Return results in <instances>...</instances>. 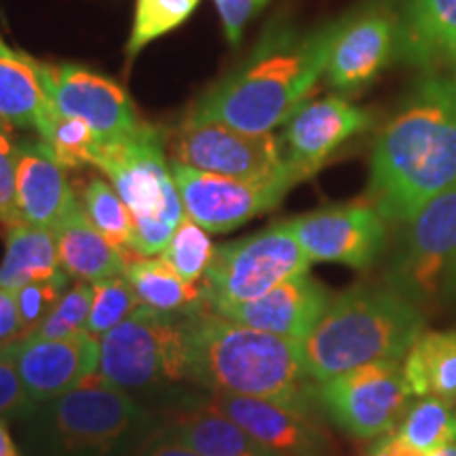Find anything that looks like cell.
I'll return each mask as SVG.
<instances>
[{"label": "cell", "mask_w": 456, "mask_h": 456, "mask_svg": "<svg viewBox=\"0 0 456 456\" xmlns=\"http://www.w3.org/2000/svg\"><path fill=\"white\" fill-rule=\"evenodd\" d=\"M454 420H456V412H454Z\"/></svg>", "instance_id": "47"}, {"label": "cell", "mask_w": 456, "mask_h": 456, "mask_svg": "<svg viewBox=\"0 0 456 456\" xmlns=\"http://www.w3.org/2000/svg\"><path fill=\"white\" fill-rule=\"evenodd\" d=\"M0 131H11V125H7L4 121H0Z\"/></svg>", "instance_id": "46"}, {"label": "cell", "mask_w": 456, "mask_h": 456, "mask_svg": "<svg viewBox=\"0 0 456 456\" xmlns=\"http://www.w3.org/2000/svg\"><path fill=\"white\" fill-rule=\"evenodd\" d=\"M429 456H456V442L446 444V446L433 450V452H431Z\"/></svg>", "instance_id": "45"}, {"label": "cell", "mask_w": 456, "mask_h": 456, "mask_svg": "<svg viewBox=\"0 0 456 456\" xmlns=\"http://www.w3.org/2000/svg\"><path fill=\"white\" fill-rule=\"evenodd\" d=\"M91 285H94V300H91L87 332L95 338H102L142 306L125 275L102 279Z\"/></svg>", "instance_id": "33"}, {"label": "cell", "mask_w": 456, "mask_h": 456, "mask_svg": "<svg viewBox=\"0 0 456 456\" xmlns=\"http://www.w3.org/2000/svg\"><path fill=\"white\" fill-rule=\"evenodd\" d=\"M397 41L399 13L389 4H370L359 13L345 15L323 78L345 95L366 89L397 57Z\"/></svg>", "instance_id": "15"}, {"label": "cell", "mask_w": 456, "mask_h": 456, "mask_svg": "<svg viewBox=\"0 0 456 456\" xmlns=\"http://www.w3.org/2000/svg\"><path fill=\"white\" fill-rule=\"evenodd\" d=\"M91 300H94V285L77 281L70 289H66L55 309L28 338L41 340H64L87 332Z\"/></svg>", "instance_id": "34"}, {"label": "cell", "mask_w": 456, "mask_h": 456, "mask_svg": "<svg viewBox=\"0 0 456 456\" xmlns=\"http://www.w3.org/2000/svg\"><path fill=\"white\" fill-rule=\"evenodd\" d=\"M159 431L201 456H277L212 403L171 412L161 420Z\"/></svg>", "instance_id": "23"}, {"label": "cell", "mask_w": 456, "mask_h": 456, "mask_svg": "<svg viewBox=\"0 0 456 456\" xmlns=\"http://www.w3.org/2000/svg\"><path fill=\"white\" fill-rule=\"evenodd\" d=\"M403 376L414 397L456 399V330L425 332L403 357Z\"/></svg>", "instance_id": "26"}, {"label": "cell", "mask_w": 456, "mask_h": 456, "mask_svg": "<svg viewBox=\"0 0 456 456\" xmlns=\"http://www.w3.org/2000/svg\"><path fill=\"white\" fill-rule=\"evenodd\" d=\"M201 0H135L134 24L127 41V64L140 55L142 49L167 37L195 13Z\"/></svg>", "instance_id": "29"}, {"label": "cell", "mask_w": 456, "mask_h": 456, "mask_svg": "<svg viewBox=\"0 0 456 456\" xmlns=\"http://www.w3.org/2000/svg\"><path fill=\"white\" fill-rule=\"evenodd\" d=\"M216 7H218L222 26H224V37L226 41L237 47L241 43L243 28L248 26V21L265 7L266 0H214Z\"/></svg>", "instance_id": "39"}, {"label": "cell", "mask_w": 456, "mask_h": 456, "mask_svg": "<svg viewBox=\"0 0 456 456\" xmlns=\"http://www.w3.org/2000/svg\"><path fill=\"white\" fill-rule=\"evenodd\" d=\"M57 112L45 94L37 60L11 49L0 38V121L11 127L32 129L43 138Z\"/></svg>", "instance_id": "22"}, {"label": "cell", "mask_w": 456, "mask_h": 456, "mask_svg": "<svg viewBox=\"0 0 456 456\" xmlns=\"http://www.w3.org/2000/svg\"><path fill=\"white\" fill-rule=\"evenodd\" d=\"M125 277L138 296L140 305L148 309L184 315L205 305L201 283H188L163 258L127 260Z\"/></svg>", "instance_id": "27"}, {"label": "cell", "mask_w": 456, "mask_h": 456, "mask_svg": "<svg viewBox=\"0 0 456 456\" xmlns=\"http://www.w3.org/2000/svg\"><path fill=\"white\" fill-rule=\"evenodd\" d=\"M41 140L64 169L94 167L95 152L102 142L98 134L81 118L61 117V114H57Z\"/></svg>", "instance_id": "32"}, {"label": "cell", "mask_w": 456, "mask_h": 456, "mask_svg": "<svg viewBox=\"0 0 456 456\" xmlns=\"http://www.w3.org/2000/svg\"><path fill=\"white\" fill-rule=\"evenodd\" d=\"M395 431L414 448L429 454L456 442L452 402L442 397H420L419 402L410 403Z\"/></svg>", "instance_id": "28"}, {"label": "cell", "mask_w": 456, "mask_h": 456, "mask_svg": "<svg viewBox=\"0 0 456 456\" xmlns=\"http://www.w3.org/2000/svg\"><path fill=\"white\" fill-rule=\"evenodd\" d=\"M420 306L389 285H355L334 296L300 342L302 362L315 383L379 359H402L425 332Z\"/></svg>", "instance_id": "4"}, {"label": "cell", "mask_w": 456, "mask_h": 456, "mask_svg": "<svg viewBox=\"0 0 456 456\" xmlns=\"http://www.w3.org/2000/svg\"><path fill=\"white\" fill-rule=\"evenodd\" d=\"M53 235L60 266L70 279L95 283L125 273L127 258L91 224L81 203L53 228Z\"/></svg>", "instance_id": "24"}, {"label": "cell", "mask_w": 456, "mask_h": 456, "mask_svg": "<svg viewBox=\"0 0 456 456\" xmlns=\"http://www.w3.org/2000/svg\"><path fill=\"white\" fill-rule=\"evenodd\" d=\"M37 408L17 370L15 340L0 342V419L26 420Z\"/></svg>", "instance_id": "36"}, {"label": "cell", "mask_w": 456, "mask_h": 456, "mask_svg": "<svg viewBox=\"0 0 456 456\" xmlns=\"http://www.w3.org/2000/svg\"><path fill=\"white\" fill-rule=\"evenodd\" d=\"M174 231V224L157 218V216H131L129 254H134L135 258H151V256L163 254Z\"/></svg>", "instance_id": "38"}, {"label": "cell", "mask_w": 456, "mask_h": 456, "mask_svg": "<svg viewBox=\"0 0 456 456\" xmlns=\"http://www.w3.org/2000/svg\"><path fill=\"white\" fill-rule=\"evenodd\" d=\"M53 231L21 224L4 228V256L0 262V288L15 292L28 283L61 275Z\"/></svg>", "instance_id": "25"}, {"label": "cell", "mask_w": 456, "mask_h": 456, "mask_svg": "<svg viewBox=\"0 0 456 456\" xmlns=\"http://www.w3.org/2000/svg\"><path fill=\"white\" fill-rule=\"evenodd\" d=\"M45 94L61 117L81 118L102 142L134 138L146 125L121 85L77 64H45L37 60Z\"/></svg>", "instance_id": "12"}, {"label": "cell", "mask_w": 456, "mask_h": 456, "mask_svg": "<svg viewBox=\"0 0 456 456\" xmlns=\"http://www.w3.org/2000/svg\"><path fill=\"white\" fill-rule=\"evenodd\" d=\"M209 403L277 456H336L332 437L305 410L226 393H214Z\"/></svg>", "instance_id": "17"}, {"label": "cell", "mask_w": 456, "mask_h": 456, "mask_svg": "<svg viewBox=\"0 0 456 456\" xmlns=\"http://www.w3.org/2000/svg\"><path fill=\"white\" fill-rule=\"evenodd\" d=\"M332 298L326 285L309 273H302L279 283L260 298L228 306L218 311V315L239 326L302 342L323 317Z\"/></svg>", "instance_id": "19"}, {"label": "cell", "mask_w": 456, "mask_h": 456, "mask_svg": "<svg viewBox=\"0 0 456 456\" xmlns=\"http://www.w3.org/2000/svg\"><path fill=\"white\" fill-rule=\"evenodd\" d=\"M368 456H429V452L414 448L412 444H408L395 429H393L389 433H385V436H380L379 440L372 444Z\"/></svg>", "instance_id": "40"}, {"label": "cell", "mask_w": 456, "mask_h": 456, "mask_svg": "<svg viewBox=\"0 0 456 456\" xmlns=\"http://www.w3.org/2000/svg\"><path fill=\"white\" fill-rule=\"evenodd\" d=\"M317 397L342 431L372 440L397 429L412 391L402 359H379L319 383Z\"/></svg>", "instance_id": "9"}, {"label": "cell", "mask_w": 456, "mask_h": 456, "mask_svg": "<svg viewBox=\"0 0 456 456\" xmlns=\"http://www.w3.org/2000/svg\"><path fill=\"white\" fill-rule=\"evenodd\" d=\"M37 456H138L157 427L125 389L94 374L28 416Z\"/></svg>", "instance_id": "5"}, {"label": "cell", "mask_w": 456, "mask_h": 456, "mask_svg": "<svg viewBox=\"0 0 456 456\" xmlns=\"http://www.w3.org/2000/svg\"><path fill=\"white\" fill-rule=\"evenodd\" d=\"M15 357L28 395L41 406L98 374L100 338L89 332L64 340L17 338Z\"/></svg>", "instance_id": "18"}, {"label": "cell", "mask_w": 456, "mask_h": 456, "mask_svg": "<svg viewBox=\"0 0 456 456\" xmlns=\"http://www.w3.org/2000/svg\"><path fill=\"white\" fill-rule=\"evenodd\" d=\"M188 372L212 393L269 399L311 412L315 380L302 362L300 342L239 326L208 306L184 313Z\"/></svg>", "instance_id": "3"}, {"label": "cell", "mask_w": 456, "mask_h": 456, "mask_svg": "<svg viewBox=\"0 0 456 456\" xmlns=\"http://www.w3.org/2000/svg\"><path fill=\"white\" fill-rule=\"evenodd\" d=\"M374 125V114L353 102L330 95L309 100L283 125L285 161L311 178L340 151L346 142L362 135Z\"/></svg>", "instance_id": "16"}, {"label": "cell", "mask_w": 456, "mask_h": 456, "mask_svg": "<svg viewBox=\"0 0 456 456\" xmlns=\"http://www.w3.org/2000/svg\"><path fill=\"white\" fill-rule=\"evenodd\" d=\"M456 184V77L423 74L374 142L370 205L391 224Z\"/></svg>", "instance_id": "2"}, {"label": "cell", "mask_w": 456, "mask_h": 456, "mask_svg": "<svg viewBox=\"0 0 456 456\" xmlns=\"http://www.w3.org/2000/svg\"><path fill=\"white\" fill-rule=\"evenodd\" d=\"M216 256V245L208 231L186 218L175 226L161 258L188 283H201Z\"/></svg>", "instance_id": "31"}, {"label": "cell", "mask_w": 456, "mask_h": 456, "mask_svg": "<svg viewBox=\"0 0 456 456\" xmlns=\"http://www.w3.org/2000/svg\"><path fill=\"white\" fill-rule=\"evenodd\" d=\"M456 260V184L399 224V235L385 271V283L414 302L433 306L446 300Z\"/></svg>", "instance_id": "8"}, {"label": "cell", "mask_w": 456, "mask_h": 456, "mask_svg": "<svg viewBox=\"0 0 456 456\" xmlns=\"http://www.w3.org/2000/svg\"><path fill=\"white\" fill-rule=\"evenodd\" d=\"M138 456H201L195 450L182 446V444L169 440V437H165L161 431L152 433L151 440L144 444V448L140 450Z\"/></svg>", "instance_id": "42"}, {"label": "cell", "mask_w": 456, "mask_h": 456, "mask_svg": "<svg viewBox=\"0 0 456 456\" xmlns=\"http://www.w3.org/2000/svg\"><path fill=\"white\" fill-rule=\"evenodd\" d=\"M17 208V142L9 131H0V226L9 228L21 224Z\"/></svg>", "instance_id": "37"}, {"label": "cell", "mask_w": 456, "mask_h": 456, "mask_svg": "<svg viewBox=\"0 0 456 456\" xmlns=\"http://www.w3.org/2000/svg\"><path fill=\"white\" fill-rule=\"evenodd\" d=\"M397 60L425 74L456 68V0H403Z\"/></svg>", "instance_id": "21"}, {"label": "cell", "mask_w": 456, "mask_h": 456, "mask_svg": "<svg viewBox=\"0 0 456 456\" xmlns=\"http://www.w3.org/2000/svg\"><path fill=\"white\" fill-rule=\"evenodd\" d=\"M171 161L237 180L271 178L285 167L281 135L245 134L220 123L182 125L169 140Z\"/></svg>", "instance_id": "13"}, {"label": "cell", "mask_w": 456, "mask_h": 456, "mask_svg": "<svg viewBox=\"0 0 456 456\" xmlns=\"http://www.w3.org/2000/svg\"><path fill=\"white\" fill-rule=\"evenodd\" d=\"M20 338V317H17L15 296L0 288V342Z\"/></svg>", "instance_id": "41"}, {"label": "cell", "mask_w": 456, "mask_h": 456, "mask_svg": "<svg viewBox=\"0 0 456 456\" xmlns=\"http://www.w3.org/2000/svg\"><path fill=\"white\" fill-rule=\"evenodd\" d=\"M444 302H456V260H454L452 273H450L448 288H446V300H444Z\"/></svg>", "instance_id": "44"}, {"label": "cell", "mask_w": 456, "mask_h": 456, "mask_svg": "<svg viewBox=\"0 0 456 456\" xmlns=\"http://www.w3.org/2000/svg\"><path fill=\"white\" fill-rule=\"evenodd\" d=\"M83 209L98 231L110 241L123 256L129 254L131 214L110 182L104 178H89L83 191Z\"/></svg>", "instance_id": "30"}, {"label": "cell", "mask_w": 456, "mask_h": 456, "mask_svg": "<svg viewBox=\"0 0 456 456\" xmlns=\"http://www.w3.org/2000/svg\"><path fill=\"white\" fill-rule=\"evenodd\" d=\"M342 24L345 17L313 28L269 26L252 53L205 91L182 125L220 123L245 134H273L309 102Z\"/></svg>", "instance_id": "1"}, {"label": "cell", "mask_w": 456, "mask_h": 456, "mask_svg": "<svg viewBox=\"0 0 456 456\" xmlns=\"http://www.w3.org/2000/svg\"><path fill=\"white\" fill-rule=\"evenodd\" d=\"M94 167L110 180L131 216H157L178 226L186 218L163 151V131L151 123L134 138L100 142Z\"/></svg>", "instance_id": "11"}, {"label": "cell", "mask_w": 456, "mask_h": 456, "mask_svg": "<svg viewBox=\"0 0 456 456\" xmlns=\"http://www.w3.org/2000/svg\"><path fill=\"white\" fill-rule=\"evenodd\" d=\"M311 262H338L351 269L374 266L387 248V222L368 203L336 205L288 220Z\"/></svg>", "instance_id": "14"}, {"label": "cell", "mask_w": 456, "mask_h": 456, "mask_svg": "<svg viewBox=\"0 0 456 456\" xmlns=\"http://www.w3.org/2000/svg\"><path fill=\"white\" fill-rule=\"evenodd\" d=\"M184 212L208 232H228L275 209L289 188L305 180L298 169L285 167L271 178L237 180L169 161Z\"/></svg>", "instance_id": "10"}, {"label": "cell", "mask_w": 456, "mask_h": 456, "mask_svg": "<svg viewBox=\"0 0 456 456\" xmlns=\"http://www.w3.org/2000/svg\"><path fill=\"white\" fill-rule=\"evenodd\" d=\"M66 273L57 275L47 281L28 283L24 288L15 289V305L17 317H20V338H28L41 328V323L49 317V313L55 309L57 302L66 292L68 283Z\"/></svg>", "instance_id": "35"}, {"label": "cell", "mask_w": 456, "mask_h": 456, "mask_svg": "<svg viewBox=\"0 0 456 456\" xmlns=\"http://www.w3.org/2000/svg\"><path fill=\"white\" fill-rule=\"evenodd\" d=\"M98 374L129 391L191 380L184 315L138 306L100 338Z\"/></svg>", "instance_id": "6"}, {"label": "cell", "mask_w": 456, "mask_h": 456, "mask_svg": "<svg viewBox=\"0 0 456 456\" xmlns=\"http://www.w3.org/2000/svg\"><path fill=\"white\" fill-rule=\"evenodd\" d=\"M0 456H21L4 419H0Z\"/></svg>", "instance_id": "43"}, {"label": "cell", "mask_w": 456, "mask_h": 456, "mask_svg": "<svg viewBox=\"0 0 456 456\" xmlns=\"http://www.w3.org/2000/svg\"><path fill=\"white\" fill-rule=\"evenodd\" d=\"M309 266L311 258L296 241L292 228L288 222H279L252 237L216 248L201 281L203 302L214 313L243 305L288 279L309 273Z\"/></svg>", "instance_id": "7"}, {"label": "cell", "mask_w": 456, "mask_h": 456, "mask_svg": "<svg viewBox=\"0 0 456 456\" xmlns=\"http://www.w3.org/2000/svg\"><path fill=\"white\" fill-rule=\"evenodd\" d=\"M64 171L41 138L17 142V208L26 224L53 231L77 208Z\"/></svg>", "instance_id": "20"}]
</instances>
